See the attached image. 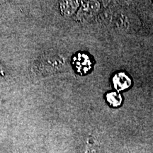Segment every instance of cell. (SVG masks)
<instances>
[{"label": "cell", "instance_id": "obj_1", "mask_svg": "<svg viewBox=\"0 0 153 153\" xmlns=\"http://www.w3.org/2000/svg\"><path fill=\"white\" fill-rule=\"evenodd\" d=\"M67 65V57L60 53L48 51L34 62L33 72L39 76H47L60 72Z\"/></svg>", "mask_w": 153, "mask_h": 153}, {"label": "cell", "instance_id": "obj_2", "mask_svg": "<svg viewBox=\"0 0 153 153\" xmlns=\"http://www.w3.org/2000/svg\"><path fill=\"white\" fill-rule=\"evenodd\" d=\"M72 65L76 72L79 74H86L89 72L92 67L90 57L86 53H79L74 55Z\"/></svg>", "mask_w": 153, "mask_h": 153}, {"label": "cell", "instance_id": "obj_3", "mask_svg": "<svg viewBox=\"0 0 153 153\" xmlns=\"http://www.w3.org/2000/svg\"><path fill=\"white\" fill-rule=\"evenodd\" d=\"M113 83L114 87L118 91L128 89L131 85V80L129 76L123 72L116 74L113 78Z\"/></svg>", "mask_w": 153, "mask_h": 153}, {"label": "cell", "instance_id": "obj_4", "mask_svg": "<svg viewBox=\"0 0 153 153\" xmlns=\"http://www.w3.org/2000/svg\"><path fill=\"white\" fill-rule=\"evenodd\" d=\"M99 8V4L97 1H84L79 10V16L85 18V17L91 16L97 12Z\"/></svg>", "mask_w": 153, "mask_h": 153}, {"label": "cell", "instance_id": "obj_5", "mask_svg": "<svg viewBox=\"0 0 153 153\" xmlns=\"http://www.w3.org/2000/svg\"><path fill=\"white\" fill-rule=\"evenodd\" d=\"M79 6V1H63L60 4V11L65 16H71L77 10Z\"/></svg>", "mask_w": 153, "mask_h": 153}, {"label": "cell", "instance_id": "obj_6", "mask_svg": "<svg viewBox=\"0 0 153 153\" xmlns=\"http://www.w3.org/2000/svg\"><path fill=\"white\" fill-rule=\"evenodd\" d=\"M106 99L112 106H118L121 104V96L117 92H110L107 94Z\"/></svg>", "mask_w": 153, "mask_h": 153}, {"label": "cell", "instance_id": "obj_7", "mask_svg": "<svg viewBox=\"0 0 153 153\" xmlns=\"http://www.w3.org/2000/svg\"><path fill=\"white\" fill-rule=\"evenodd\" d=\"M4 76V72L2 71V69L0 68V78L3 77Z\"/></svg>", "mask_w": 153, "mask_h": 153}]
</instances>
